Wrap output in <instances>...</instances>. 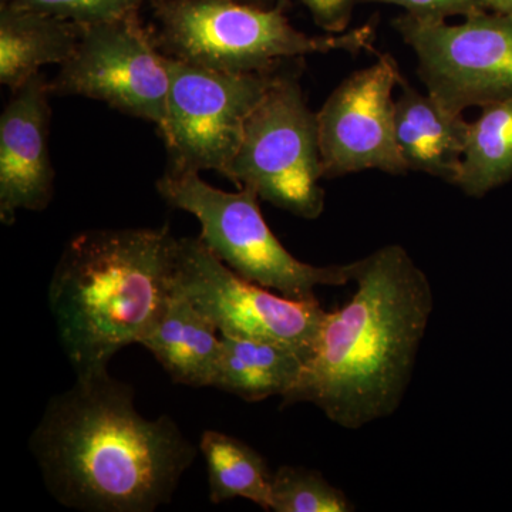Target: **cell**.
<instances>
[{"mask_svg":"<svg viewBox=\"0 0 512 512\" xmlns=\"http://www.w3.org/2000/svg\"><path fill=\"white\" fill-rule=\"evenodd\" d=\"M49 493L84 512H154L170 504L197 448L170 416L148 420L109 370L76 376L50 399L29 440Z\"/></svg>","mask_w":512,"mask_h":512,"instance_id":"obj_1","label":"cell"},{"mask_svg":"<svg viewBox=\"0 0 512 512\" xmlns=\"http://www.w3.org/2000/svg\"><path fill=\"white\" fill-rule=\"evenodd\" d=\"M356 289L326 312L316 348L282 407L309 403L343 429L392 416L404 399L434 309L429 276L402 245L352 262Z\"/></svg>","mask_w":512,"mask_h":512,"instance_id":"obj_2","label":"cell"},{"mask_svg":"<svg viewBox=\"0 0 512 512\" xmlns=\"http://www.w3.org/2000/svg\"><path fill=\"white\" fill-rule=\"evenodd\" d=\"M170 229H90L70 239L49 286L60 343L76 376L109 370L140 343L173 291Z\"/></svg>","mask_w":512,"mask_h":512,"instance_id":"obj_3","label":"cell"},{"mask_svg":"<svg viewBox=\"0 0 512 512\" xmlns=\"http://www.w3.org/2000/svg\"><path fill=\"white\" fill-rule=\"evenodd\" d=\"M158 49L164 56L222 73H259L313 53L372 50L375 28L311 36L295 29L281 6L239 0H154Z\"/></svg>","mask_w":512,"mask_h":512,"instance_id":"obj_4","label":"cell"},{"mask_svg":"<svg viewBox=\"0 0 512 512\" xmlns=\"http://www.w3.org/2000/svg\"><path fill=\"white\" fill-rule=\"evenodd\" d=\"M157 191L171 207L194 215L201 241L248 281L298 301H318L319 286L352 282V264L315 266L296 259L266 224L261 198L251 188L221 191L198 173L170 168L157 181Z\"/></svg>","mask_w":512,"mask_h":512,"instance_id":"obj_5","label":"cell"},{"mask_svg":"<svg viewBox=\"0 0 512 512\" xmlns=\"http://www.w3.org/2000/svg\"><path fill=\"white\" fill-rule=\"evenodd\" d=\"M224 177L303 220L325 210L318 117L306 103L298 74L279 69L252 111Z\"/></svg>","mask_w":512,"mask_h":512,"instance_id":"obj_6","label":"cell"},{"mask_svg":"<svg viewBox=\"0 0 512 512\" xmlns=\"http://www.w3.org/2000/svg\"><path fill=\"white\" fill-rule=\"evenodd\" d=\"M171 281L222 336L276 343L303 362L316 348L326 316L319 301L286 298L242 278L200 238H177Z\"/></svg>","mask_w":512,"mask_h":512,"instance_id":"obj_7","label":"cell"},{"mask_svg":"<svg viewBox=\"0 0 512 512\" xmlns=\"http://www.w3.org/2000/svg\"><path fill=\"white\" fill-rule=\"evenodd\" d=\"M416 55L427 92L464 114L512 99V18L484 10L450 25L444 19L400 16L393 22Z\"/></svg>","mask_w":512,"mask_h":512,"instance_id":"obj_8","label":"cell"},{"mask_svg":"<svg viewBox=\"0 0 512 512\" xmlns=\"http://www.w3.org/2000/svg\"><path fill=\"white\" fill-rule=\"evenodd\" d=\"M170 90L158 128L178 171L224 175L234 160L245 124L281 67L269 72L222 73L165 56Z\"/></svg>","mask_w":512,"mask_h":512,"instance_id":"obj_9","label":"cell"},{"mask_svg":"<svg viewBox=\"0 0 512 512\" xmlns=\"http://www.w3.org/2000/svg\"><path fill=\"white\" fill-rule=\"evenodd\" d=\"M170 74L153 30L137 13L84 26L79 45L50 82L56 96H82L161 128Z\"/></svg>","mask_w":512,"mask_h":512,"instance_id":"obj_10","label":"cell"},{"mask_svg":"<svg viewBox=\"0 0 512 512\" xmlns=\"http://www.w3.org/2000/svg\"><path fill=\"white\" fill-rule=\"evenodd\" d=\"M399 64L380 55L330 93L318 117L323 177L379 170L409 173L394 136V89L402 82Z\"/></svg>","mask_w":512,"mask_h":512,"instance_id":"obj_11","label":"cell"},{"mask_svg":"<svg viewBox=\"0 0 512 512\" xmlns=\"http://www.w3.org/2000/svg\"><path fill=\"white\" fill-rule=\"evenodd\" d=\"M50 82L42 73L13 90L0 116V221L12 225L19 211H43L55 191L50 161Z\"/></svg>","mask_w":512,"mask_h":512,"instance_id":"obj_12","label":"cell"},{"mask_svg":"<svg viewBox=\"0 0 512 512\" xmlns=\"http://www.w3.org/2000/svg\"><path fill=\"white\" fill-rule=\"evenodd\" d=\"M394 101V136L407 171L456 185L470 123L429 92L402 79Z\"/></svg>","mask_w":512,"mask_h":512,"instance_id":"obj_13","label":"cell"},{"mask_svg":"<svg viewBox=\"0 0 512 512\" xmlns=\"http://www.w3.org/2000/svg\"><path fill=\"white\" fill-rule=\"evenodd\" d=\"M183 293L171 291L163 311L138 345L150 350L174 383L214 386L222 336Z\"/></svg>","mask_w":512,"mask_h":512,"instance_id":"obj_14","label":"cell"},{"mask_svg":"<svg viewBox=\"0 0 512 512\" xmlns=\"http://www.w3.org/2000/svg\"><path fill=\"white\" fill-rule=\"evenodd\" d=\"M83 29L47 13L0 5V83L13 92L40 67L67 62Z\"/></svg>","mask_w":512,"mask_h":512,"instance_id":"obj_15","label":"cell"},{"mask_svg":"<svg viewBox=\"0 0 512 512\" xmlns=\"http://www.w3.org/2000/svg\"><path fill=\"white\" fill-rule=\"evenodd\" d=\"M303 359L276 343L222 336L214 386L248 403L284 397L301 376Z\"/></svg>","mask_w":512,"mask_h":512,"instance_id":"obj_16","label":"cell"},{"mask_svg":"<svg viewBox=\"0 0 512 512\" xmlns=\"http://www.w3.org/2000/svg\"><path fill=\"white\" fill-rule=\"evenodd\" d=\"M200 451L207 464L211 503L244 498L269 511L274 473L255 448L221 431L207 430Z\"/></svg>","mask_w":512,"mask_h":512,"instance_id":"obj_17","label":"cell"},{"mask_svg":"<svg viewBox=\"0 0 512 512\" xmlns=\"http://www.w3.org/2000/svg\"><path fill=\"white\" fill-rule=\"evenodd\" d=\"M512 178V99L483 107L468 128L456 185L481 198Z\"/></svg>","mask_w":512,"mask_h":512,"instance_id":"obj_18","label":"cell"},{"mask_svg":"<svg viewBox=\"0 0 512 512\" xmlns=\"http://www.w3.org/2000/svg\"><path fill=\"white\" fill-rule=\"evenodd\" d=\"M269 511L350 512L355 505L319 471L282 466L272 476Z\"/></svg>","mask_w":512,"mask_h":512,"instance_id":"obj_19","label":"cell"},{"mask_svg":"<svg viewBox=\"0 0 512 512\" xmlns=\"http://www.w3.org/2000/svg\"><path fill=\"white\" fill-rule=\"evenodd\" d=\"M154 0H5L0 5L36 10L80 26L123 18L137 13L141 6Z\"/></svg>","mask_w":512,"mask_h":512,"instance_id":"obj_20","label":"cell"},{"mask_svg":"<svg viewBox=\"0 0 512 512\" xmlns=\"http://www.w3.org/2000/svg\"><path fill=\"white\" fill-rule=\"evenodd\" d=\"M367 3H384L399 6L407 15L426 19L454 18L474 15L490 8V0H362Z\"/></svg>","mask_w":512,"mask_h":512,"instance_id":"obj_21","label":"cell"},{"mask_svg":"<svg viewBox=\"0 0 512 512\" xmlns=\"http://www.w3.org/2000/svg\"><path fill=\"white\" fill-rule=\"evenodd\" d=\"M309 10L316 25L332 35L346 32L353 9L362 0H299Z\"/></svg>","mask_w":512,"mask_h":512,"instance_id":"obj_22","label":"cell"},{"mask_svg":"<svg viewBox=\"0 0 512 512\" xmlns=\"http://www.w3.org/2000/svg\"><path fill=\"white\" fill-rule=\"evenodd\" d=\"M493 12L512 18V0H490V8Z\"/></svg>","mask_w":512,"mask_h":512,"instance_id":"obj_23","label":"cell"},{"mask_svg":"<svg viewBox=\"0 0 512 512\" xmlns=\"http://www.w3.org/2000/svg\"><path fill=\"white\" fill-rule=\"evenodd\" d=\"M239 2L251 3V5L271 6L272 0H239Z\"/></svg>","mask_w":512,"mask_h":512,"instance_id":"obj_24","label":"cell"},{"mask_svg":"<svg viewBox=\"0 0 512 512\" xmlns=\"http://www.w3.org/2000/svg\"><path fill=\"white\" fill-rule=\"evenodd\" d=\"M5 2V0H0V3Z\"/></svg>","mask_w":512,"mask_h":512,"instance_id":"obj_25","label":"cell"}]
</instances>
